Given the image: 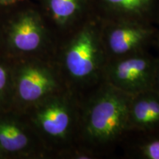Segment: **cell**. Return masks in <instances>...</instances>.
<instances>
[{"mask_svg":"<svg viewBox=\"0 0 159 159\" xmlns=\"http://www.w3.org/2000/svg\"><path fill=\"white\" fill-rule=\"evenodd\" d=\"M131 95L105 81L81 97L77 145L97 152L119 142L128 133V111Z\"/></svg>","mask_w":159,"mask_h":159,"instance_id":"6da1fadb","label":"cell"},{"mask_svg":"<svg viewBox=\"0 0 159 159\" xmlns=\"http://www.w3.org/2000/svg\"><path fill=\"white\" fill-rule=\"evenodd\" d=\"M13 61L11 110L24 113L48 97L69 89L53 57Z\"/></svg>","mask_w":159,"mask_h":159,"instance_id":"5b68a950","label":"cell"},{"mask_svg":"<svg viewBox=\"0 0 159 159\" xmlns=\"http://www.w3.org/2000/svg\"><path fill=\"white\" fill-rule=\"evenodd\" d=\"M152 89L159 95V59H156V69H155Z\"/></svg>","mask_w":159,"mask_h":159,"instance_id":"9a60e30c","label":"cell"},{"mask_svg":"<svg viewBox=\"0 0 159 159\" xmlns=\"http://www.w3.org/2000/svg\"><path fill=\"white\" fill-rule=\"evenodd\" d=\"M45 7L51 21L62 32L80 13L82 0H45Z\"/></svg>","mask_w":159,"mask_h":159,"instance_id":"30bf717a","label":"cell"},{"mask_svg":"<svg viewBox=\"0 0 159 159\" xmlns=\"http://www.w3.org/2000/svg\"><path fill=\"white\" fill-rule=\"evenodd\" d=\"M80 102L81 95L68 89L24 112L51 158L63 159L77 145Z\"/></svg>","mask_w":159,"mask_h":159,"instance_id":"3957f363","label":"cell"},{"mask_svg":"<svg viewBox=\"0 0 159 159\" xmlns=\"http://www.w3.org/2000/svg\"><path fill=\"white\" fill-rule=\"evenodd\" d=\"M0 159H4V157H3L2 154L1 152H0Z\"/></svg>","mask_w":159,"mask_h":159,"instance_id":"e0dca14e","label":"cell"},{"mask_svg":"<svg viewBox=\"0 0 159 159\" xmlns=\"http://www.w3.org/2000/svg\"><path fill=\"white\" fill-rule=\"evenodd\" d=\"M111 8L131 16L142 15L147 11L152 0H105Z\"/></svg>","mask_w":159,"mask_h":159,"instance_id":"7c38bea8","label":"cell"},{"mask_svg":"<svg viewBox=\"0 0 159 159\" xmlns=\"http://www.w3.org/2000/svg\"><path fill=\"white\" fill-rule=\"evenodd\" d=\"M156 59L145 51L109 61L102 80L130 95L152 89Z\"/></svg>","mask_w":159,"mask_h":159,"instance_id":"52a82bcc","label":"cell"},{"mask_svg":"<svg viewBox=\"0 0 159 159\" xmlns=\"http://www.w3.org/2000/svg\"><path fill=\"white\" fill-rule=\"evenodd\" d=\"M0 22L4 53L13 60L53 57L57 39L39 11L21 10Z\"/></svg>","mask_w":159,"mask_h":159,"instance_id":"277c9868","label":"cell"},{"mask_svg":"<svg viewBox=\"0 0 159 159\" xmlns=\"http://www.w3.org/2000/svg\"><path fill=\"white\" fill-rule=\"evenodd\" d=\"M53 59L70 90L81 94L93 89L102 81L107 63L101 33L89 25L61 38Z\"/></svg>","mask_w":159,"mask_h":159,"instance_id":"7a4b0ae2","label":"cell"},{"mask_svg":"<svg viewBox=\"0 0 159 159\" xmlns=\"http://www.w3.org/2000/svg\"><path fill=\"white\" fill-rule=\"evenodd\" d=\"M152 31L140 24L122 23L101 33L107 62L144 51Z\"/></svg>","mask_w":159,"mask_h":159,"instance_id":"ba28073f","label":"cell"},{"mask_svg":"<svg viewBox=\"0 0 159 159\" xmlns=\"http://www.w3.org/2000/svg\"><path fill=\"white\" fill-rule=\"evenodd\" d=\"M0 54H5L3 51V44H2V30L0 27Z\"/></svg>","mask_w":159,"mask_h":159,"instance_id":"2e32d148","label":"cell"},{"mask_svg":"<svg viewBox=\"0 0 159 159\" xmlns=\"http://www.w3.org/2000/svg\"><path fill=\"white\" fill-rule=\"evenodd\" d=\"M25 0H0V12L7 13L17 7Z\"/></svg>","mask_w":159,"mask_h":159,"instance_id":"5bb4252c","label":"cell"},{"mask_svg":"<svg viewBox=\"0 0 159 159\" xmlns=\"http://www.w3.org/2000/svg\"><path fill=\"white\" fill-rule=\"evenodd\" d=\"M14 61L0 54V112L11 110L13 99Z\"/></svg>","mask_w":159,"mask_h":159,"instance_id":"8fae6325","label":"cell"},{"mask_svg":"<svg viewBox=\"0 0 159 159\" xmlns=\"http://www.w3.org/2000/svg\"><path fill=\"white\" fill-rule=\"evenodd\" d=\"M0 152L4 159H50L51 156L24 113L0 112Z\"/></svg>","mask_w":159,"mask_h":159,"instance_id":"8992f818","label":"cell"},{"mask_svg":"<svg viewBox=\"0 0 159 159\" xmlns=\"http://www.w3.org/2000/svg\"><path fill=\"white\" fill-rule=\"evenodd\" d=\"M159 127V95L152 89L131 95L128 133H148Z\"/></svg>","mask_w":159,"mask_h":159,"instance_id":"9c48e42d","label":"cell"},{"mask_svg":"<svg viewBox=\"0 0 159 159\" xmlns=\"http://www.w3.org/2000/svg\"><path fill=\"white\" fill-rule=\"evenodd\" d=\"M134 154L143 159H159V136H148L136 144Z\"/></svg>","mask_w":159,"mask_h":159,"instance_id":"4fadbf2b","label":"cell"}]
</instances>
